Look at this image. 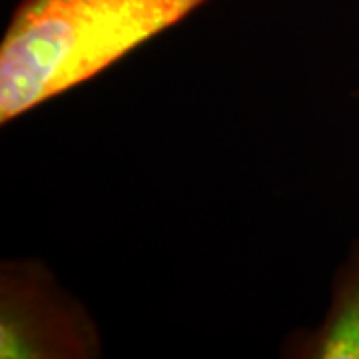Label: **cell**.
Returning <instances> with one entry per match:
<instances>
[{
  "label": "cell",
  "mask_w": 359,
  "mask_h": 359,
  "mask_svg": "<svg viewBox=\"0 0 359 359\" xmlns=\"http://www.w3.org/2000/svg\"><path fill=\"white\" fill-rule=\"evenodd\" d=\"M208 0H22L0 46V120L65 94Z\"/></svg>",
  "instance_id": "1"
},
{
  "label": "cell",
  "mask_w": 359,
  "mask_h": 359,
  "mask_svg": "<svg viewBox=\"0 0 359 359\" xmlns=\"http://www.w3.org/2000/svg\"><path fill=\"white\" fill-rule=\"evenodd\" d=\"M0 358H94L98 335L39 264H4L0 283Z\"/></svg>",
  "instance_id": "2"
},
{
  "label": "cell",
  "mask_w": 359,
  "mask_h": 359,
  "mask_svg": "<svg viewBox=\"0 0 359 359\" xmlns=\"http://www.w3.org/2000/svg\"><path fill=\"white\" fill-rule=\"evenodd\" d=\"M294 355L313 359H359V242L337 271L334 297L316 332L297 337Z\"/></svg>",
  "instance_id": "3"
}]
</instances>
